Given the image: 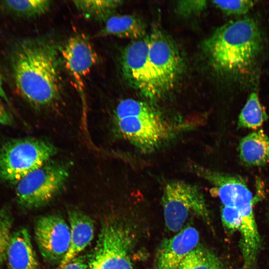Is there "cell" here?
<instances>
[{
  "label": "cell",
  "mask_w": 269,
  "mask_h": 269,
  "mask_svg": "<svg viewBox=\"0 0 269 269\" xmlns=\"http://www.w3.org/2000/svg\"><path fill=\"white\" fill-rule=\"evenodd\" d=\"M12 66L16 88L31 104L46 108L59 100V53L52 42L43 39L23 41L14 52Z\"/></svg>",
  "instance_id": "6da1fadb"
},
{
  "label": "cell",
  "mask_w": 269,
  "mask_h": 269,
  "mask_svg": "<svg viewBox=\"0 0 269 269\" xmlns=\"http://www.w3.org/2000/svg\"><path fill=\"white\" fill-rule=\"evenodd\" d=\"M263 44L257 21L244 17L217 28L204 45L210 63L217 72L240 81L253 71Z\"/></svg>",
  "instance_id": "7a4b0ae2"
},
{
  "label": "cell",
  "mask_w": 269,
  "mask_h": 269,
  "mask_svg": "<svg viewBox=\"0 0 269 269\" xmlns=\"http://www.w3.org/2000/svg\"><path fill=\"white\" fill-rule=\"evenodd\" d=\"M116 119L122 136L142 150L157 146L169 134L167 124L157 111L146 102L126 99L118 108Z\"/></svg>",
  "instance_id": "3957f363"
},
{
  "label": "cell",
  "mask_w": 269,
  "mask_h": 269,
  "mask_svg": "<svg viewBox=\"0 0 269 269\" xmlns=\"http://www.w3.org/2000/svg\"><path fill=\"white\" fill-rule=\"evenodd\" d=\"M51 143L34 138L7 141L0 147V179L16 185L47 163L56 153Z\"/></svg>",
  "instance_id": "277c9868"
},
{
  "label": "cell",
  "mask_w": 269,
  "mask_h": 269,
  "mask_svg": "<svg viewBox=\"0 0 269 269\" xmlns=\"http://www.w3.org/2000/svg\"><path fill=\"white\" fill-rule=\"evenodd\" d=\"M161 204L166 228L173 233L182 229L190 215L205 221L209 213L204 195L197 186L182 181L170 182L165 186Z\"/></svg>",
  "instance_id": "5b68a950"
},
{
  "label": "cell",
  "mask_w": 269,
  "mask_h": 269,
  "mask_svg": "<svg viewBox=\"0 0 269 269\" xmlns=\"http://www.w3.org/2000/svg\"><path fill=\"white\" fill-rule=\"evenodd\" d=\"M132 239L125 226L114 220H106L88 269H134L131 259Z\"/></svg>",
  "instance_id": "8992f818"
},
{
  "label": "cell",
  "mask_w": 269,
  "mask_h": 269,
  "mask_svg": "<svg viewBox=\"0 0 269 269\" xmlns=\"http://www.w3.org/2000/svg\"><path fill=\"white\" fill-rule=\"evenodd\" d=\"M149 36L148 59L157 97L171 90L182 70L181 55L163 31L153 29Z\"/></svg>",
  "instance_id": "52a82bcc"
},
{
  "label": "cell",
  "mask_w": 269,
  "mask_h": 269,
  "mask_svg": "<svg viewBox=\"0 0 269 269\" xmlns=\"http://www.w3.org/2000/svg\"><path fill=\"white\" fill-rule=\"evenodd\" d=\"M68 176V170L65 166L46 163L16 184L18 204L23 207L31 208L46 203L61 190Z\"/></svg>",
  "instance_id": "ba28073f"
},
{
  "label": "cell",
  "mask_w": 269,
  "mask_h": 269,
  "mask_svg": "<svg viewBox=\"0 0 269 269\" xmlns=\"http://www.w3.org/2000/svg\"><path fill=\"white\" fill-rule=\"evenodd\" d=\"M260 198L253 196L247 185L241 188L226 206L238 210L241 217L240 248L243 259L242 269H253L261 249V241L256 221L254 205Z\"/></svg>",
  "instance_id": "9c48e42d"
},
{
  "label": "cell",
  "mask_w": 269,
  "mask_h": 269,
  "mask_svg": "<svg viewBox=\"0 0 269 269\" xmlns=\"http://www.w3.org/2000/svg\"><path fill=\"white\" fill-rule=\"evenodd\" d=\"M149 36L134 40L124 49L122 70L126 81L146 98H157L150 70L148 53Z\"/></svg>",
  "instance_id": "30bf717a"
},
{
  "label": "cell",
  "mask_w": 269,
  "mask_h": 269,
  "mask_svg": "<svg viewBox=\"0 0 269 269\" xmlns=\"http://www.w3.org/2000/svg\"><path fill=\"white\" fill-rule=\"evenodd\" d=\"M36 243L43 258L48 263L61 262L70 246V227L60 216H41L34 227Z\"/></svg>",
  "instance_id": "8fae6325"
},
{
  "label": "cell",
  "mask_w": 269,
  "mask_h": 269,
  "mask_svg": "<svg viewBox=\"0 0 269 269\" xmlns=\"http://www.w3.org/2000/svg\"><path fill=\"white\" fill-rule=\"evenodd\" d=\"M62 56L65 66L82 95L83 80L98 61V55L83 34L71 36L63 46Z\"/></svg>",
  "instance_id": "7c38bea8"
},
{
  "label": "cell",
  "mask_w": 269,
  "mask_h": 269,
  "mask_svg": "<svg viewBox=\"0 0 269 269\" xmlns=\"http://www.w3.org/2000/svg\"><path fill=\"white\" fill-rule=\"evenodd\" d=\"M199 234L192 226L163 240L156 252L154 269H178L187 254L198 245Z\"/></svg>",
  "instance_id": "4fadbf2b"
},
{
  "label": "cell",
  "mask_w": 269,
  "mask_h": 269,
  "mask_svg": "<svg viewBox=\"0 0 269 269\" xmlns=\"http://www.w3.org/2000/svg\"><path fill=\"white\" fill-rule=\"evenodd\" d=\"M70 223V243L69 250L59 266H63L78 256L92 241L94 236L93 220L84 213L76 209L68 212Z\"/></svg>",
  "instance_id": "5bb4252c"
},
{
  "label": "cell",
  "mask_w": 269,
  "mask_h": 269,
  "mask_svg": "<svg viewBox=\"0 0 269 269\" xmlns=\"http://www.w3.org/2000/svg\"><path fill=\"white\" fill-rule=\"evenodd\" d=\"M6 261L8 269H39L27 229L21 228L12 233Z\"/></svg>",
  "instance_id": "9a60e30c"
},
{
  "label": "cell",
  "mask_w": 269,
  "mask_h": 269,
  "mask_svg": "<svg viewBox=\"0 0 269 269\" xmlns=\"http://www.w3.org/2000/svg\"><path fill=\"white\" fill-rule=\"evenodd\" d=\"M238 151L246 165H265L269 162V137L262 129L252 132L240 140Z\"/></svg>",
  "instance_id": "2e32d148"
},
{
  "label": "cell",
  "mask_w": 269,
  "mask_h": 269,
  "mask_svg": "<svg viewBox=\"0 0 269 269\" xmlns=\"http://www.w3.org/2000/svg\"><path fill=\"white\" fill-rule=\"evenodd\" d=\"M97 36H113L134 40L144 37L145 27L136 16L131 14H115L108 17Z\"/></svg>",
  "instance_id": "e0dca14e"
},
{
  "label": "cell",
  "mask_w": 269,
  "mask_h": 269,
  "mask_svg": "<svg viewBox=\"0 0 269 269\" xmlns=\"http://www.w3.org/2000/svg\"><path fill=\"white\" fill-rule=\"evenodd\" d=\"M268 119V115L260 101L258 95L252 92L239 114L238 126L240 128L256 130Z\"/></svg>",
  "instance_id": "ac0fdd59"
},
{
  "label": "cell",
  "mask_w": 269,
  "mask_h": 269,
  "mask_svg": "<svg viewBox=\"0 0 269 269\" xmlns=\"http://www.w3.org/2000/svg\"><path fill=\"white\" fill-rule=\"evenodd\" d=\"M178 269H224V265L213 252L198 245L187 254Z\"/></svg>",
  "instance_id": "d6986e66"
},
{
  "label": "cell",
  "mask_w": 269,
  "mask_h": 269,
  "mask_svg": "<svg viewBox=\"0 0 269 269\" xmlns=\"http://www.w3.org/2000/svg\"><path fill=\"white\" fill-rule=\"evenodd\" d=\"M73 2L78 10L86 17L104 21L114 14L123 1L118 0H82Z\"/></svg>",
  "instance_id": "ffe728a7"
},
{
  "label": "cell",
  "mask_w": 269,
  "mask_h": 269,
  "mask_svg": "<svg viewBox=\"0 0 269 269\" xmlns=\"http://www.w3.org/2000/svg\"><path fill=\"white\" fill-rule=\"evenodd\" d=\"M48 0H6L2 4L8 10L25 17L41 15L48 11L51 5Z\"/></svg>",
  "instance_id": "44dd1931"
},
{
  "label": "cell",
  "mask_w": 269,
  "mask_h": 269,
  "mask_svg": "<svg viewBox=\"0 0 269 269\" xmlns=\"http://www.w3.org/2000/svg\"><path fill=\"white\" fill-rule=\"evenodd\" d=\"M13 217L9 209L0 210V267L6 261V255L12 233Z\"/></svg>",
  "instance_id": "7402d4cb"
},
{
  "label": "cell",
  "mask_w": 269,
  "mask_h": 269,
  "mask_svg": "<svg viewBox=\"0 0 269 269\" xmlns=\"http://www.w3.org/2000/svg\"><path fill=\"white\" fill-rule=\"evenodd\" d=\"M214 4L228 15H243L248 12L254 6L255 1L249 0H214Z\"/></svg>",
  "instance_id": "603a6c76"
},
{
  "label": "cell",
  "mask_w": 269,
  "mask_h": 269,
  "mask_svg": "<svg viewBox=\"0 0 269 269\" xmlns=\"http://www.w3.org/2000/svg\"><path fill=\"white\" fill-rule=\"evenodd\" d=\"M221 221L225 230L230 233L239 231L241 226V217L235 207L222 206L221 211Z\"/></svg>",
  "instance_id": "cb8c5ba5"
},
{
  "label": "cell",
  "mask_w": 269,
  "mask_h": 269,
  "mask_svg": "<svg viewBox=\"0 0 269 269\" xmlns=\"http://www.w3.org/2000/svg\"><path fill=\"white\" fill-rule=\"evenodd\" d=\"M206 6L205 0L180 1L178 2L177 8L181 15L189 16L201 12Z\"/></svg>",
  "instance_id": "d4e9b609"
},
{
  "label": "cell",
  "mask_w": 269,
  "mask_h": 269,
  "mask_svg": "<svg viewBox=\"0 0 269 269\" xmlns=\"http://www.w3.org/2000/svg\"><path fill=\"white\" fill-rule=\"evenodd\" d=\"M56 269H88V264L82 256H77L63 266Z\"/></svg>",
  "instance_id": "484cf974"
},
{
  "label": "cell",
  "mask_w": 269,
  "mask_h": 269,
  "mask_svg": "<svg viewBox=\"0 0 269 269\" xmlns=\"http://www.w3.org/2000/svg\"><path fill=\"white\" fill-rule=\"evenodd\" d=\"M11 119L10 116L4 108L0 104V124L3 125H10Z\"/></svg>",
  "instance_id": "4316f807"
},
{
  "label": "cell",
  "mask_w": 269,
  "mask_h": 269,
  "mask_svg": "<svg viewBox=\"0 0 269 269\" xmlns=\"http://www.w3.org/2000/svg\"><path fill=\"white\" fill-rule=\"evenodd\" d=\"M0 96L4 99L5 101H7V98L2 86V81L1 78V75L0 73Z\"/></svg>",
  "instance_id": "83f0119b"
},
{
  "label": "cell",
  "mask_w": 269,
  "mask_h": 269,
  "mask_svg": "<svg viewBox=\"0 0 269 269\" xmlns=\"http://www.w3.org/2000/svg\"><path fill=\"white\" fill-rule=\"evenodd\" d=\"M268 219H269V209H268Z\"/></svg>",
  "instance_id": "f1b7e54d"
}]
</instances>
